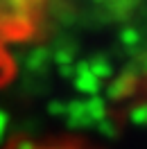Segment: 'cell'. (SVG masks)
Masks as SVG:
<instances>
[{
	"label": "cell",
	"mask_w": 147,
	"mask_h": 149,
	"mask_svg": "<svg viewBox=\"0 0 147 149\" xmlns=\"http://www.w3.org/2000/svg\"><path fill=\"white\" fill-rule=\"evenodd\" d=\"M48 0H0V41H25L41 25Z\"/></svg>",
	"instance_id": "obj_1"
},
{
	"label": "cell",
	"mask_w": 147,
	"mask_h": 149,
	"mask_svg": "<svg viewBox=\"0 0 147 149\" xmlns=\"http://www.w3.org/2000/svg\"><path fill=\"white\" fill-rule=\"evenodd\" d=\"M5 129H7V118L2 115V111H0V136L5 133Z\"/></svg>",
	"instance_id": "obj_2"
},
{
	"label": "cell",
	"mask_w": 147,
	"mask_h": 149,
	"mask_svg": "<svg viewBox=\"0 0 147 149\" xmlns=\"http://www.w3.org/2000/svg\"><path fill=\"white\" fill-rule=\"evenodd\" d=\"M41 149H79V147H73V145H52V147H41Z\"/></svg>",
	"instance_id": "obj_3"
}]
</instances>
